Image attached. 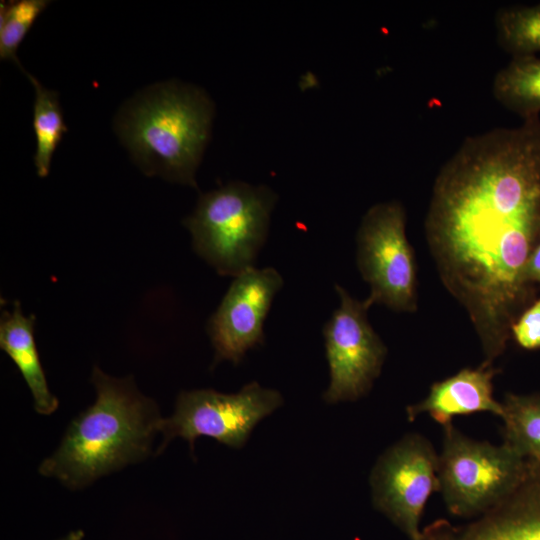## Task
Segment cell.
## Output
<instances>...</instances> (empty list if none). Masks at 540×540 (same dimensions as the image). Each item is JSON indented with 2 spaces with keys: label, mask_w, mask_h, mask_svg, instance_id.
Here are the masks:
<instances>
[{
  "label": "cell",
  "mask_w": 540,
  "mask_h": 540,
  "mask_svg": "<svg viewBox=\"0 0 540 540\" xmlns=\"http://www.w3.org/2000/svg\"><path fill=\"white\" fill-rule=\"evenodd\" d=\"M425 230L440 278L479 336L482 363L492 365L540 232V118L465 138L435 179Z\"/></svg>",
  "instance_id": "cell-1"
},
{
  "label": "cell",
  "mask_w": 540,
  "mask_h": 540,
  "mask_svg": "<svg viewBox=\"0 0 540 540\" xmlns=\"http://www.w3.org/2000/svg\"><path fill=\"white\" fill-rule=\"evenodd\" d=\"M276 201L270 187L242 181L201 194L183 220L194 251L221 276L236 277L255 267Z\"/></svg>",
  "instance_id": "cell-4"
},
{
  "label": "cell",
  "mask_w": 540,
  "mask_h": 540,
  "mask_svg": "<svg viewBox=\"0 0 540 540\" xmlns=\"http://www.w3.org/2000/svg\"><path fill=\"white\" fill-rule=\"evenodd\" d=\"M496 369L492 365L464 368L442 381L435 382L429 394L420 402L406 408L409 421L427 413L438 424H452L455 416L477 412H490L501 417L502 403L493 396V378Z\"/></svg>",
  "instance_id": "cell-12"
},
{
  "label": "cell",
  "mask_w": 540,
  "mask_h": 540,
  "mask_svg": "<svg viewBox=\"0 0 540 540\" xmlns=\"http://www.w3.org/2000/svg\"><path fill=\"white\" fill-rule=\"evenodd\" d=\"M35 316L24 315L15 301L12 310L3 309L0 318V347L24 378L38 414L50 415L58 408V399L50 391L40 362L34 337Z\"/></svg>",
  "instance_id": "cell-13"
},
{
  "label": "cell",
  "mask_w": 540,
  "mask_h": 540,
  "mask_svg": "<svg viewBox=\"0 0 540 540\" xmlns=\"http://www.w3.org/2000/svg\"><path fill=\"white\" fill-rule=\"evenodd\" d=\"M495 28L498 44L512 58L540 53V3L499 9Z\"/></svg>",
  "instance_id": "cell-17"
},
{
  "label": "cell",
  "mask_w": 540,
  "mask_h": 540,
  "mask_svg": "<svg viewBox=\"0 0 540 540\" xmlns=\"http://www.w3.org/2000/svg\"><path fill=\"white\" fill-rule=\"evenodd\" d=\"M492 92L505 108L523 121L540 115V57H513L494 76Z\"/></svg>",
  "instance_id": "cell-14"
},
{
  "label": "cell",
  "mask_w": 540,
  "mask_h": 540,
  "mask_svg": "<svg viewBox=\"0 0 540 540\" xmlns=\"http://www.w3.org/2000/svg\"><path fill=\"white\" fill-rule=\"evenodd\" d=\"M282 404L283 398L277 390L264 388L257 382L233 394L212 389L182 391L173 414L161 421L162 442L157 453L175 437L185 439L192 452L200 436L241 448L257 423Z\"/></svg>",
  "instance_id": "cell-6"
},
{
  "label": "cell",
  "mask_w": 540,
  "mask_h": 540,
  "mask_svg": "<svg viewBox=\"0 0 540 540\" xmlns=\"http://www.w3.org/2000/svg\"><path fill=\"white\" fill-rule=\"evenodd\" d=\"M335 289L340 304L322 330L330 371L323 399L331 404L365 396L380 375L387 354L368 320L372 304L353 298L340 285Z\"/></svg>",
  "instance_id": "cell-9"
},
{
  "label": "cell",
  "mask_w": 540,
  "mask_h": 540,
  "mask_svg": "<svg viewBox=\"0 0 540 540\" xmlns=\"http://www.w3.org/2000/svg\"><path fill=\"white\" fill-rule=\"evenodd\" d=\"M47 0H17L0 5V58L14 62L22 71L18 48L40 14L46 9Z\"/></svg>",
  "instance_id": "cell-18"
},
{
  "label": "cell",
  "mask_w": 540,
  "mask_h": 540,
  "mask_svg": "<svg viewBox=\"0 0 540 540\" xmlns=\"http://www.w3.org/2000/svg\"><path fill=\"white\" fill-rule=\"evenodd\" d=\"M503 443L540 464V395L509 393L502 403Z\"/></svg>",
  "instance_id": "cell-15"
},
{
  "label": "cell",
  "mask_w": 540,
  "mask_h": 540,
  "mask_svg": "<svg viewBox=\"0 0 540 540\" xmlns=\"http://www.w3.org/2000/svg\"><path fill=\"white\" fill-rule=\"evenodd\" d=\"M511 332L521 347L529 350L540 348V300L513 323Z\"/></svg>",
  "instance_id": "cell-19"
},
{
  "label": "cell",
  "mask_w": 540,
  "mask_h": 540,
  "mask_svg": "<svg viewBox=\"0 0 540 540\" xmlns=\"http://www.w3.org/2000/svg\"><path fill=\"white\" fill-rule=\"evenodd\" d=\"M283 284L273 267H252L234 277L207 323L213 366L224 360L237 365L248 350L264 343V322Z\"/></svg>",
  "instance_id": "cell-10"
},
{
  "label": "cell",
  "mask_w": 540,
  "mask_h": 540,
  "mask_svg": "<svg viewBox=\"0 0 540 540\" xmlns=\"http://www.w3.org/2000/svg\"><path fill=\"white\" fill-rule=\"evenodd\" d=\"M422 540H540V464L526 460L516 487L482 515L462 525L436 519Z\"/></svg>",
  "instance_id": "cell-11"
},
{
  "label": "cell",
  "mask_w": 540,
  "mask_h": 540,
  "mask_svg": "<svg viewBox=\"0 0 540 540\" xmlns=\"http://www.w3.org/2000/svg\"><path fill=\"white\" fill-rule=\"evenodd\" d=\"M91 382L95 402L70 422L58 448L38 469L72 490L147 458L163 419L132 376L115 378L94 366Z\"/></svg>",
  "instance_id": "cell-2"
},
{
  "label": "cell",
  "mask_w": 540,
  "mask_h": 540,
  "mask_svg": "<svg viewBox=\"0 0 540 540\" xmlns=\"http://www.w3.org/2000/svg\"><path fill=\"white\" fill-rule=\"evenodd\" d=\"M35 89L33 129L36 138L34 165L39 177L49 174L55 150L67 132L58 93L44 87L39 80L25 72Z\"/></svg>",
  "instance_id": "cell-16"
},
{
  "label": "cell",
  "mask_w": 540,
  "mask_h": 540,
  "mask_svg": "<svg viewBox=\"0 0 540 540\" xmlns=\"http://www.w3.org/2000/svg\"><path fill=\"white\" fill-rule=\"evenodd\" d=\"M84 538V532L80 529L71 531L66 536L59 540H82Z\"/></svg>",
  "instance_id": "cell-21"
},
{
  "label": "cell",
  "mask_w": 540,
  "mask_h": 540,
  "mask_svg": "<svg viewBox=\"0 0 540 540\" xmlns=\"http://www.w3.org/2000/svg\"><path fill=\"white\" fill-rule=\"evenodd\" d=\"M213 113V103L203 90L170 81L130 101L117 117L116 130L146 175L197 188L195 173Z\"/></svg>",
  "instance_id": "cell-3"
},
{
  "label": "cell",
  "mask_w": 540,
  "mask_h": 540,
  "mask_svg": "<svg viewBox=\"0 0 540 540\" xmlns=\"http://www.w3.org/2000/svg\"><path fill=\"white\" fill-rule=\"evenodd\" d=\"M525 276L527 281H537L540 283V243L534 249L527 262Z\"/></svg>",
  "instance_id": "cell-20"
},
{
  "label": "cell",
  "mask_w": 540,
  "mask_h": 540,
  "mask_svg": "<svg viewBox=\"0 0 540 540\" xmlns=\"http://www.w3.org/2000/svg\"><path fill=\"white\" fill-rule=\"evenodd\" d=\"M443 430L437 469L439 492L451 515L476 518L516 487L526 459L504 443L472 439L453 424Z\"/></svg>",
  "instance_id": "cell-5"
},
{
  "label": "cell",
  "mask_w": 540,
  "mask_h": 540,
  "mask_svg": "<svg viewBox=\"0 0 540 540\" xmlns=\"http://www.w3.org/2000/svg\"><path fill=\"white\" fill-rule=\"evenodd\" d=\"M438 455L420 433H408L376 461L372 502L409 540H422L420 520L433 492L439 491Z\"/></svg>",
  "instance_id": "cell-8"
},
{
  "label": "cell",
  "mask_w": 540,
  "mask_h": 540,
  "mask_svg": "<svg viewBox=\"0 0 540 540\" xmlns=\"http://www.w3.org/2000/svg\"><path fill=\"white\" fill-rule=\"evenodd\" d=\"M406 214L401 203L373 205L357 233V265L370 286L367 300L398 312L417 309L416 265L405 233Z\"/></svg>",
  "instance_id": "cell-7"
}]
</instances>
